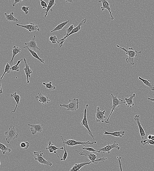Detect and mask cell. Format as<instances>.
Wrapping results in <instances>:
<instances>
[{
	"label": "cell",
	"mask_w": 154,
	"mask_h": 171,
	"mask_svg": "<svg viewBox=\"0 0 154 171\" xmlns=\"http://www.w3.org/2000/svg\"><path fill=\"white\" fill-rule=\"evenodd\" d=\"M66 40V39L63 38V39H61V40H58L57 43L59 44L60 48H61L63 46V43Z\"/></svg>",
	"instance_id": "60d3db41"
},
{
	"label": "cell",
	"mask_w": 154,
	"mask_h": 171,
	"mask_svg": "<svg viewBox=\"0 0 154 171\" xmlns=\"http://www.w3.org/2000/svg\"><path fill=\"white\" fill-rule=\"evenodd\" d=\"M63 144L64 146V148L65 153H64L63 156L62 158V156H61V155L60 154V155L61 157V158L60 159L61 161H62V160H64V161H65L66 159H67L68 155V154L67 151H66V147H65V144L64 143H63Z\"/></svg>",
	"instance_id": "d590c367"
},
{
	"label": "cell",
	"mask_w": 154,
	"mask_h": 171,
	"mask_svg": "<svg viewBox=\"0 0 154 171\" xmlns=\"http://www.w3.org/2000/svg\"><path fill=\"white\" fill-rule=\"evenodd\" d=\"M88 106V104H87L86 106V108L84 110V115H83V119L82 120L81 122V125H82V126H84L87 129V130H88V133L89 134L90 136L91 137L93 138V139H94V136L93 135L92 131L90 129L89 126L88 125V121H87V109Z\"/></svg>",
	"instance_id": "ba28073f"
},
{
	"label": "cell",
	"mask_w": 154,
	"mask_h": 171,
	"mask_svg": "<svg viewBox=\"0 0 154 171\" xmlns=\"http://www.w3.org/2000/svg\"><path fill=\"white\" fill-rule=\"evenodd\" d=\"M62 139L63 143L68 146V147H73V146L79 145H82L85 147H86V146L88 145H92L96 144L97 143L96 141L90 142L88 141L87 142H82L81 141H77L73 140V139L67 140V139H63L62 138Z\"/></svg>",
	"instance_id": "277c9868"
},
{
	"label": "cell",
	"mask_w": 154,
	"mask_h": 171,
	"mask_svg": "<svg viewBox=\"0 0 154 171\" xmlns=\"http://www.w3.org/2000/svg\"><path fill=\"white\" fill-rule=\"evenodd\" d=\"M29 146V143L27 142H22L20 143V147L21 148H24L25 149H27L28 148Z\"/></svg>",
	"instance_id": "e575fe53"
},
{
	"label": "cell",
	"mask_w": 154,
	"mask_h": 171,
	"mask_svg": "<svg viewBox=\"0 0 154 171\" xmlns=\"http://www.w3.org/2000/svg\"><path fill=\"white\" fill-rule=\"evenodd\" d=\"M149 139H146V140H141V143L143 145V146L146 145V144H148L149 141Z\"/></svg>",
	"instance_id": "ee69618b"
},
{
	"label": "cell",
	"mask_w": 154,
	"mask_h": 171,
	"mask_svg": "<svg viewBox=\"0 0 154 171\" xmlns=\"http://www.w3.org/2000/svg\"><path fill=\"white\" fill-rule=\"evenodd\" d=\"M74 28V27L73 25H71L68 28L66 29V36L64 37V38L66 39L67 37L71 33Z\"/></svg>",
	"instance_id": "836d02e7"
},
{
	"label": "cell",
	"mask_w": 154,
	"mask_h": 171,
	"mask_svg": "<svg viewBox=\"0 0 154 171\" xmlns=\"http://www.w3.org/2000/svg\"><path fill=\"white\" fill-rule=\"evenodd\" d=\"M16 25L18 27H21L26 29L28 30L29 32H35L40 31V28L38 26L33 23H31L30 24L27 25H21L19 24H17Z\"/></svg>",
	"instance_id": "7c38bea8"
},
{
	"label": "cell",
	"mask_w": 154,
	"mask_h": 171,
	"mask_svg": "<svg viewBox=\"0 0 154 171\" xmlns=\"http://www.w3.org/2000/svg\"><path fill=\"white\" fill-rule=\"evenodd\" d=\"M52 82H50L49 83H45V82H44L43 83V84L45 86L46 88L49 89L50 90H54L56 89V88L55 86H53L52 85Z\"/></svg>",
	"instance_id": "1f68e13d"
},
{
	"label": "cell",
	"mask_w": 154,
	"mask_h": 171,
	"mask_svg": "<svg viewBox=\"0 0 154 171\" xmlns=\"http://www.w3.org/2000/svg\"><path fill=\"white\" fill-rule=\"evenodd\" d=\"M69 103L67 104H60V106L62 107L67 108V111H74L79 109V100L78 99H74L73 100H70Z\"/></svg>",
	"instance_id": "8992f818"
},
{
	"label": "cell",
	"mask_w": 154,
	"mask_h": 171,
	"mask_svg": "<svg viewBox=\"0 0 154 171\" xmlns=\"http://www.w3.org/2000/svg\"><path fill=\"white\" fill-rule=\"evenodd\" d=\"M97 164L96 162L91 161L90 162H85L81 163H76L75 165L73 166L70 171H80V170L82 167L86 165H88L91 163Z\"/></svg>",
	"instance_id": "9a60e30c"
},
{
	"label": "cell",
	"mask_w": 154,
	"mask_h": 171,
	"mask_svg": "<svg viewBox=\"0 0 154 171\" xmlns=\"http://www.w3.org/2000/svg\"><path fill=\"white\" fill-rule=\"evenodd\" d=\"M23 60V59H21L20 60L18 61L16 65H14V66L12 67L11 70H12L13 71H19V65L20 63Z\"/></svg>",
	"instance_id": "d6a6232c"
},
{
	"label": "cell",
	"mask_w": 154,
	"mask_h": 171,
	"mask_svg": "<svg viewBox=\"0 0 154 171\" xmlns=\"http://www.w3.org/2000/svg\"><path fill=\"white\" fill-rule=\"evenodd\" d=\"M118 92H117L116 94V95L115 96H114L113 94H111L112 98V100H113V105L111 107V112L109 117H108L107 120L105 121V123L108 124L110 123V121H109V118H110V116H111L112 113H113V112H114L115 110L116 109V107L117 106L120 107V105L121 104H125L126 103V102H124L123 100H121V99H118L117 95H118Z\"/></svg>",
	"instance_id": "3957f363"
},
{
	"label": "cell",
	"mask_w": 154,
	"mask_h": 171,
	"mask_svg": "<svg viewBox=\"0 0 154 171\" xmlns=\"http://www.w3.org/2000/svg\"><path fill=\"white\" fill-rule=\"evenodd\" d=\"M86 22H87V19H86V18L83 19V20H82V21L80 22V23H79V25H78L77 27L74 29L73 30V31H72L71 33H70V34L66 38L68 37L69 36H70V35L79 32V31L81 30V26L85 24Z\"/></svg>",
	"instance_id": "603a6c76"
},
{
	"label": "cell",
	"mask_w": 154,
	"mask_h": 171,
	"mask_svg": "<svg viewBox=\"0 0 154 171\" xmlns=\"http://www.w3.org/2000/svg\"><path fill=\"white\" fill-rule=\"evenodd\" d=\"M56 5L55 3V0H50L48 2V7L45 10H44V12L43 13L44 14V18H46L47 15H48V13L50 10H51L52 12L53 10L52 9V7H53L54 5Z\"/></svg>",
	"instance_id": "7402d4cb"
},
{
	"label": "cell",
	"mask_w": 154,
	"mask_h": 171,
	"mask_svg": "<svg viewBox=\"0 0 154 171\" xmlns=\"http://www.w3.org/2000/svg\"><path fill=\"white\" fill-rule=\"evenodd\" d=\"M10 96H11V97L14 98V99H15V101L17 103L16 106H15V109H14L13 111H11V113H15V112L18 106L20 103L21 97L20 95L17 94V92H15L14 94H12L10 95Z\"/></svg>",
	"instance_id": "44dd1931"
},
{
	"label": "cell",
	"mask_w": 154,
	"mask_h": 171,
	"mask_svg": "<svg viewBox=\"0 0 154 171\" xmlns=\"http://www.w3.org/2000/svg\"><path fill=\"white\" fill-rule=\"evenodd\" d=\"M75 151L79 152V155H84V156H85L87 158L91 160V161L96 162L97 164L100 161L104 162L105 160L107 159V158L103 157V155L102 157L100 158V159H97L98 157L96 154L92 153V152L86 151V150H83V151H81V152H79V151H77V150H75Z\"/></svg>",
	"instance_id": "7a4b0ae2"
},
{
	"label": "cell",
	"mask_w": 154,
	"mask_h": 171,
	"mask_svg": "<svg viewBox=\"0 0 154 171\" xmlns=\"http://www.w3.org/2000/svg\"><path fill=\"white\" fill-rule=\"evenodd\" d=\"M22 11L25 13L27 15L28 13V10H29V7H26L25 6H23L22 7Z\"/></svg>",
	"instance_id": "b9f144b4"
},
{
	"label": "cell",
	"mask_w": 154,
	"mask_h": 171,
	"mask_svg": "<svg viewBox=\"0 0 154 171\" xmlns=\"http://www.w3.org/2000/svg\"><path fill=\"white\" fill-rule=\"evenodd\" d=\"M4 135L6 137V140L8 143L11 141L15 140L19 137V134L17 132L14 126L10 127L9 130L4 133Z\"/></svg>",
	"instance_id": "5b68a950"
},
{
	"label": "cell",
	"mask_w": 154,
	"mask_h": 171,
	"mask_svg": "<svg viewBox=\"0 0 154 171\" xmlns=\"http://www.w3.org/2000/svg\"><path fill=\"white\" fill-rule=\"evenodd\" d=\"M13 62L11 60L6 64V67H5L4 72L3 75L1 78V80L3 79L4 76L6 74V73H7V74H9L10 72V70H11V68L14 65Z\"/></svg>",
	"instance_id": "d4e9b609"
},
{
	"label": "cell",
	"mask_w": 154,
	"mask_h": 171,
	"mask_svg": "<svg viewBox=\"0 0 154 171\" xmlns=\"http://www.w3.org/2000/svg\"><path fill=\"white\" fill-rule=\"evenodd\" d=\"M115 148L118 150L120 149V147L118 143H116V142L114 141L113 144L112 145L108 144V145L103 148L97 149L99 153H100V151H103V155L105 152H107L108 154L110 153V151L113 148Z\"/></svg>",
	"instance_id": "9c48e42d"
},
{
	"label": "cell",
	"mask_w": 154,
	"mask_h": 171,
	"mask_svg": "<svg viewBox=\"0 0 154 171\" xmlns=\"http://www.w3.org/2000/svg\"><path fill=\"white\" fill-rule=\"evenodd\" d=\"M70 20L68 21H66V22H63L61 23V24L59 25L58 26H57L54 29H53L50 32L51 33H52L53 32H55L57 31H60L61 30H62V28H63V27H65V26H66V24H68V23L70 22Z\"/></svg>",
	"instance_id": "4316f807"
},
{
	"label": "cell",
	"mask_w": 154,
	"mask_h": 171,
	"mask_svg": "<svg viewBox=\"0 0 154 171\" xmlns=\"http://www.w3.org/2000/svg\"><path fill=\"white\" fill-rule=\"evenodd\" d=\"M135 97V94L134 93L132 94L130 96L129 98H125V100L126 102V104L125 105L127 107H129L131 108L132 106H134V104L133 102V99Z\"/></svg>",
	"instance_id": "d6986e66"
},
{
	"label": "cell",
	"mask_w": 154,
	"mask_h": 171,
	"mask_svg": "<svg viewBox=\"0 0 154 171\" xmlns=\"http://www.w3.org/2000/svg\"><path fill=\"white\" fill-rule=\"evenodd\" d=\"M82 149L83 150H86V151H91V152H96L99 153L98 151L97 150L94 149L93 148H92V147H83Z\"/></svg>",
	"instance_id": "74e56055"
},
{
	"label": "cell",
	"mask_w": 154,
	"mask_h": 171,
	"mask_svg": "<svg viewBox=\"0 0 154 171\" xmlns=\"http://www.w3.org/2000/svg\"><path fill=\"white\" fill-rule=\"evenodd\" d=\"M116 46L126 52V54L128 56V58L126 59V62L128 63H130L132 65H134L135 64L134 59L137 56V55L142 53V51L138 52L137 50H134L132 48H129V50H128L124 48L121 47L119 45H117Z\"/></svg>",
	"instance_id": "6da1fadb"
},
{
	"label": "cell",
	"mask_w": 154,
	"mask_h": 171,
	"mask_svg": "<svg viewBox=\"0 0 154 171\" xmlns=\"http://www.w3.org/2000/svg\"><path fill=\"white\" fill-rule=\"evenodd\" d=\"M23 60L25 65V67L23 69V70H24L26 75V76L27 83L29 84L30 83L29 78L30 77L31 74H33V72L32 70L30 68L29 65L27 63L25 57L23 58Z\"/></svg>",
	"instance_id": "e0dca14e"
},
{
	"label": "cell",
	"mask_w": 154,
	"mask_h": 171,
	"mask_svg": "<svg viewBox=\"0 0 154 171\" xmlns=\"http://www.w3.org/2000/svg\"><path fill=\"white\" fill-rule=\"evenodd\" d=\"M66 2L67 3H72L73 2L72 0H66Z\"/></svg>",
	"instance_id": "c3c4849f"
},
{
	"label": "cell",
	"mask_w": 154,
	"mask_h": 171,
	"mask_svg": "<svg viewBox=\"0 0 154 171\" xmlns=\"http://www.w3.org/2000/svg\"><path fill=\"white\" fill-rule=\"evenodd\" d=\"M0 149L2 150V153L3 155L5 154L6 152H8L9 153L12 151V150L10 148L7 147L4 144L0 143Z\"/></svg>",
	"instance_id": "4dcf8cb0"
},
{
	"label": "cell",
	"mask_w": 154,
	"mask_h": 171,
	"mask_svg": "<svg viewBox=\"0 0 154 171\" xmlns=\"http://www.w3.org/2000/svg\"><path fill=\"white\" fill-rule=\"evenodd\" d=\"M3 93V90L2 87V80L0 81V93L2 94Z\"/></svg>",
	"instance_id": "f6af8a7d"
},
{
	"label": "cell",
	"mask_w": 154,
	"mask_h": 171,
	"mask_svg": "<svg viewBox=\"0 0 154 171\" xmlns=\"http://www.w3.org/2000/svg\"><path fill=\"white\" fill-rule=\"evenodd\" d=\"M117 159H118V162H119V167L120 168V171H123L122 169V157H117Z\"/></svg>",
	"instance_id": "ab89813d"
},
{
	"label": "cell",
	"mask_w": 154,
	"mask_h": 171,
	"mask_svg": "<svg viewBox=\"0 0 154 171\" xmlns=\"http://www.w3.org/2000/svg\"><path fill=\"white\" fill-rule=\"evenodd\" d=\"M46 149V150H49V149L52 150L54 151V153L56 154L58 158H59V156L58 155L56 150L58 149H64V147H56L54 145V144L51 143V141L48 142V145Z\"/></svg>",
	"instance_id": "cb8c5ba5"
},
{
	"label": "cell",
	"mask_w": 154,
	"mask_h": 171,
	"mask_svg": "<svg viewBox=\"0 0 154 171\" xmlns=\"http://www.w3.org/2000/svg\"><path fill=\"white\" fill-rule=\"evenodd\" d=\"M98 2H102V6L101 7L102 11H103L105 9L108 10L110 14L111 17V19L112 20H114V18L112 15L111 12V8L110 7V4L108 2V1L107 0H100Z\"/></svg>",
	"instance_id": "2e32d148"
},
{
	"label": "cell",
	"mask_w": 154,
	"mask_h": 171,
	"mask_svg": "<svg viewBox=\"0 0 154 171\" xmlns=\"http://www.w3.org/2000/svg\"><path fill=\"white\" fill-rule=\"evenodd\" d=\"M100 107L98 106L96 114V122H104V120L106 118L105 114L106 111H101L100 109Z\"/></svg>",
	"instance_id": "8fae6325"
},
{
	"label": "cell",
	"mask_w": 154,
	"mask_h": 171,
	"mask_svg": "<svg viewBox=\"0 0 154 171\" xmlns=\"http://www.w3.org/2000/svg\"><path fill=\"white\" fill-rule=\"evenodd\" d=\"M147 99L150 101L153 102H154V98H151L148 97Z\"/></svg>",
	"instance_id": "681fc988"
},
{
	"label": "cell",
	"mask_w": 154,
	"mask_h": 171,
	"mask_svg": "<svg viewBox=\"0 0 154 171\" xmlns=\"http://www.w3.org/2000/svg\"><path fill=\"white\" fill-rule=\"evenodd\" d=\"M27 49H28L31 55H32V56L34 57V58L38 60L39 61H40L41 63H42L43 64H45V62H44L45 60L43 59H41L40 58V57H39V56L38 55L36 52L34 51L33 50H31L30 49H29L28 48H27Z\"/></svg>",
	"instance_id": "f546056e"
},
{
	"label": "cell",
	"mask_w": 154,
	"mask_h": 171,
	"mask_svg": "<svg viewBox=\"0 0 154 171\" xmlns=\"http://www.w3.org/2000/svg\"><path fill=\"white\" fill-rule=\"evenodd\" d=\"M152 140L154 141V135H152V138H151Z\"/></svg>",
	"instance_id": "f907efd6"
},
{
	"label": "cell",
	"mask_w": 154,
	"mask_h": 171,
	"mask_svg": "<svg viewBox=\"0 0 154 171\" xmlns=\"http://www.w3.org/2000/svg\"><path fill=\"white\" fill-rule=\"evenodd\" d=\"M25 45L26 46L24 47V48H28L31 50H33L34 51L36 52H39L38 50H40V49H39L38 47L37 46L36 42L35 40V36L33 35V38L30 41L26 43H25Z\"/></svg>",
	"instance_id": "30bf717a"
},
{
	"label": "cell",
	"mask_w": 154,
	"mask_h": 171,
	"mask_svg": "<svg viewBox=\"0 0 154 171\" xmlns=\"http://www.w3.org/2000/svg\"><path fill=\"white\" fill-rule=\"evenodd\" d=\"M34 155H35V160H37L40 164L43 165L49 166V167L53 165V164L51 161H48L43 157V153L41 151L39 152L34 151Z\"/></svg>",
	"instance_id": "52a82bcc"
},
{
	"label": "cell",
	"mask_w": 154,
	"mask_h": 171,
	"mask_svg": "<svg viewBox=\"0 0 154 171\" xmlns=\"http://www.w3.org/2000/svg\"><path fill=\"white\" fill-rule=\"evenodd\" d=\"M148 144L154 146V141L152 140V139H150L149 141Z\"/></svg>",
	"instance_id": "bcb514c9"
},
{
	"label": "cell",
	"mask_w": 154,
	"mask_h": 171,
	"mask_svg": "<svg viewBox=\"0 0 154 171\" xmlns=\"http://www.w3.org/2000/svg\"><path fill=\"white\" fill-rule=\"evenodd\" d=\"M23 1H23H23H22V0H21V1H19V0H14V2H13V6L14 7V6H15V5L19 3V6H20V2H23Z\"/></svg>",
	"instance_id": "7bdbcfd3"
},
{
	"label": "cell",
	"mask_w": 154,
	"mask_h": 171,
	"mask_svg": "<svg viewBox=\"0 0 154 171\" xmlns=\"http://www.w3.org/2000/svg\"><path fill=\"white\" fill-rule=\"evenodd\" d=\"M41 6L43 7V10H45L48 7L47 5L46 2H44L43 0H40Z\"/></svg>",
	"instance_id": "f35d334b"
},
{
	"label": "cell",
	"mask_w": 154,
	"mask_h": 171,
	"mask_svg": "<svg viewBox=\"0 0 154 171\" xmlns=\"http://www.w3.org/2000/svg\"><path fill=\"white\" fill-rule=\"evenodd\" d=\"M22 49L19 47L14 46L12 49L13 56L11 61L13 62L14 57L18 53H21Z\"/></svg>",
	"instance_id": "f1b7e54d"
},
{
	"label": "cell",
	"mask_w": 154,
	"mask_h": 171,
	"mask_svg": "<svg viewBox=\"0 0 154 171\" xmlns=\"http://www.w3.org/2000/svg\"><path fill=\"white\" fill-rule=\"evenodd\" d=\"M138 79L142 81L144 84L147 86L149 88L151 89V90L154 91V86L150 82L149 80H147L143 79V78H141L140 77H138Z\"/></svg>",
	"instance_id": "83f0119b"
},
{
	"label": "cell",
	"mask_w": 154,
	"mask_h": 171,
	"mask_svg": "<svg viewBox=\"0 0 154 171\" xmlns=\"http://www.w3.org/2000/svg\"><path fill=\"white\" fill-rule=\"evenodd\" d=\"M49 40L52 42V43L53 44H55L58 41V40H58V39H57V37L56 36L50 37Z\"/></svg>",
	"instance_id": "8d00e7d4"
},
{
	"label": "cell",
	"mask_w": 154,
	"mask_h": 171,
	"mask_svg": "<svg viewBox=\"0 0 154 171\" xmlns=\"http://www.w3.org/2000/svg\"><path fill=\"white\" fill-rule=\"evenodd\" d=\"M4 15L6 16V19L7 21H12L18 22V21L17 18L14 17L13 12L10 13L9 15L7 13H5Z\"/></svg>",
	"instance_id": "484cf974"
},
{
	"label": "cell",
	"mask_w": 154,
	"mask_h": 171,
	"mask_svg": "<svg viewBox=\"0 0 154 171\" xmlns=\"http://www.w3.org/2000/svg\"><path fill=\"white\" fill-rule=\"evenodd\" d=\"M38 96H36V100H38L40 102H41L43 105L48 103L49 102H50V100L48 99V96H44V95L42 94L40 92H38Z\"/></svg>",
	"instance_id": "ac0fdd59"
},
{
	"label": "cell",
	"mask_w": 154,
	"mask_h": 171,
	"mask_svg": "<svg viewBox=\"0 0 154 171\" xmlns=\"http://www.w3.org/2000/svg\"><path fill=\"white\" fill-rule=\"evenodd\" d=\"M140 116L139 115H136L134 116V120L136 122L138 127H139L140 133L141 137L142 140H144V138H146V134L141 125L140 121Z\"/></svg>",
	"instance_id": "5bb4252c"
},
{
	"label": "cell",
	"mask_w": 154,
	"mask_h": 171,
	"mask_svg": "<svg viewBox=\"0 0 154 171\" xmlns=\"http://www.w3.org/2000/svg\"><path fill=\"white\" fill-rule=\"evenodd\" d=\"M152 135H151V134H150V135H149L147 137V139H151V138H152Z\"/></svg>",
	"instance_id": "7dc6e473"
},
{
	"label": "cell",
	"mask_w": 154,
	"mask_h": 171,
	"mask_svg": "<svg viewBox=\"0 0 154 171\" xmlns=\"http://www.w3.org/2000/svg\"><path fill=\"white\" fill-rule=\"evenodd\" d=\"M125 132L123 131L114 132H109L107 131H105L103 135H110L116 137L121 138L125 135Z\"/></svg>",
	"instance_id": "ffe728a7"
},
{
	"label": "cell",
	"mask_w": 154,
	"mask_h": 171,
	"mask_svg": "<svg viewBox=\"0 0 154 171\" xmlns=\"http://www.w3.org/2000/svg\"><path fill=\"white\" fill-rule=\"evenodd\" d=\"M28 126H31L30 130L32 133L33 135L36 134L37 132L42 133L43 130V126L44 125L42 124H34V125H30L28 124Z\"/></svg>",
	"instance_id": "4fadbf2b"
}]
</instances>
